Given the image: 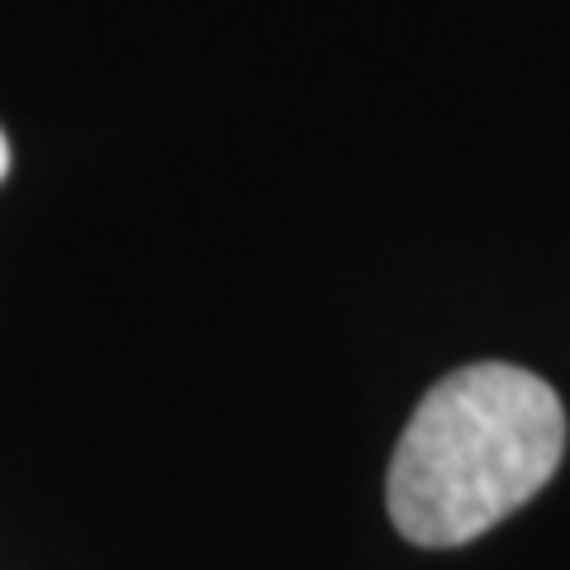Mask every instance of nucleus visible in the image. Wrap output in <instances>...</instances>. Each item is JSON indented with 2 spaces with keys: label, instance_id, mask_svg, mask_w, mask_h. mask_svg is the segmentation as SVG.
<instances>
[{
  "label": "nucleus",
  "instance_id": "nucleus-1",
  "mask_svg": "<svg viewBox=\"0 0 570 570\" xmlns=\"http://www.w3.org/2000/svg\"><path fill=\"white\" fill-rule=\"evenodd\" d=\"M566 456V409L542 376L480 362L442 376L409 419L385 480L390 519L419 547H466L519 513Z\"/></svg>",
  "mask_w": 570,
  "mask_h": 570
},
{
  "label": "nucleus",
  "instance_id": "nucleus-2",
  "mask_svg": "<svg viewBox=\"0 0 570 570\" xmlns=\"http://www.w3.org/2000/svg\"><path fill=\"white\" fill-rule=\"evenodd\" d=\"M6 171H10V142L0 134V181H6Z\"/></svg>",
  "mask_w": 570,
  "mask_h": 570
}]
</instances>
